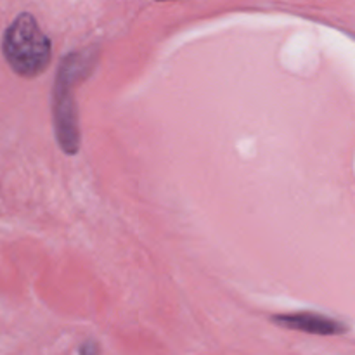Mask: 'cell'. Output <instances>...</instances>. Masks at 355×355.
I'll list each match as a JSON object with an SVG mask.
<instances>
[{"mask_svg":"<svg viewBox=\"0 0 355 355\" xmlns=\"http://www.w3.org/2000/svg\"><path fill=\"white\" fill-rule=\"evenodd\" d=\"M97 51L71 52L66 55L59 66L55 76L54 97H52V114H54V130L59 146L66 155L73 156L80 151V127L78 113H76L73 89L78 80L89 76L96 64Z\"/></svg>","mask_w":355,"mask_h":355,"instance_id":"obj_1","label":"cell"},{"mask_svg":"<svg viewBox=\"0 0 355 355\" xmlns=\"http://www.w3.org/2000/svg\"><path fill=\"white\" fill-rule=\"evenodd\" d=\"M2 54L16 75L37 78L51 62V38L42 31L33 14L21 12L3 33Z\"/></svg>","mask_w":355,"mask_h":355,"instance_id":"obj_2","label":"cell"},{"mask_svg":"<svg viewBox=\"0 0 355 355\" xmlns=\"http://www.w3.org/2000/svg\"><path fill=\"white\" fill-rule=\"evenodd\" d=\"M272 322H276L281 328L318 336H336L349 331V326L343 324V322L321 314H314V312H295V314L274 315Z\"/></svg>","mask_w":355,"mask_h":355,"instance_id":"obj_3","label":"cell"},{"mask_svg":"<svg viewBox=\"0 0 355 355\" xmlns=\"http://www.w3.org/2000/svg\"><path fill=\"white\" fill-rule=\"evenodd\" d=\"M80 352L82 354H90V352H99V349H97L96 345H92V343H89V345H83L80 347Z\"/></svg>","mask_w":355,"mask_h":355,"instance_id":"obj_4","label":"cell"},{"mask_svg":"<svg viewBox=\"0 0 355 355\" xmlns=\"http://www.w3.org/2000/svg\"><path fill=\"white\" fill-rule=\"evenodd\" d=\"M156 2H168V0H156Z\"/></svg>","mask_w":355,"mask_h":355,"instance_id":"obj_5","label":"cell"}]
</instances>
